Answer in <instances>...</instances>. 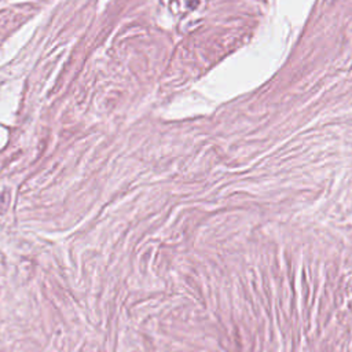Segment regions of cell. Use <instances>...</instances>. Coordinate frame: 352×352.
<instances>
[]
</instances>
